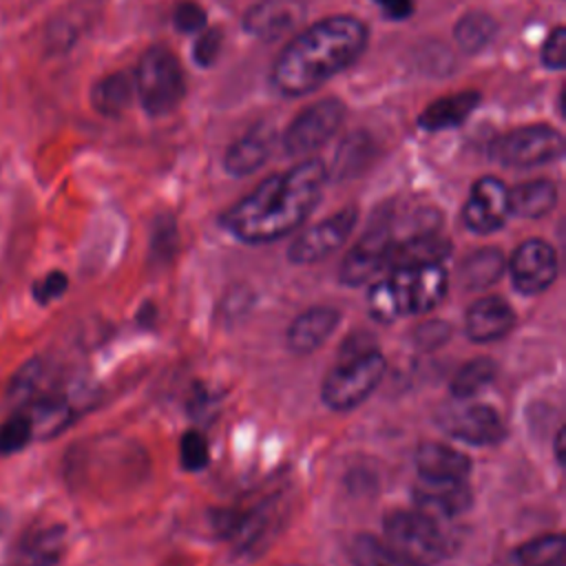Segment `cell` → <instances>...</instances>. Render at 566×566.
<instances>
[{"mask_svg": "<svg viewBox=\"0 0 566 566\" xmlns=\"http://www.w3.org/2000/svg\"><path fill=\"white\" fill-rule=\"evenodd\" d=\"M327 181L318 159H303L256 184L221 217L230 234L243 243H272L294 232L314 210Z\"/></svg>", "mask_w": 566, "mask_h": 566, "instance_id": "6da1fadb", "label": "cell"}, {"mask_svg": "<svg viewBox=\"0 0 566 566\" xmlns=\"http://www.w3.org/2000/svg\"><path fill=\"white\" fill-rule=\"evenodd\" d=\"M367 24L347 13L327 15L301 29L272 64V84L285 97H301L349 69L367 49Z\"/></svg>", "mask_w": 566, "mask_h": 566, "instance_id": "7a4b0ae2", "label": "cell"}, {"mask_svg": "<svg viewBox=\"0 0 566 566\" xmlns=\"http://www.w3.org/2000/svg\"><path fill=\"white\" fill-rule=\"evenodd\" d=\"M385 544L407 566H436L447 557V535L438 517L420 509H396L382 522Z\"/></svg>", "mask_w": 566, "mask_h": 566, "instance_id": "3957f363", "label": "cell"}, {"mask_svg": "<svg viewBox=\"0 0 566 566\" xmlns=\"http://www.w3.org/2000/svg\"><path fill=\"white\" fill-rule=\"evenodd\" d=\"M385 371L387 360L374 347L340 356L323 378L321 398L332 411H349L380 385Z\"/></svg>", "mask_w": 566, "mask_h": 566, "instance_id": "277c9868", "label": "cell"}, {"mask_svg": "<svg viewBox=\"0 0 566 566\" xmlns=\"http://www.w3.org/2000/svg\"><path fill=\"white\" fill-rule=\"evenodd\" d=\"M133 84L142 108L153 117L172 113L186 95L184 69L175 53L161 44L144 51Z\"/></svg>", "mask_w": 566, "mask_h": 566, "instance_id": "5b68a950", "label": "cell"}, {"mask_svg": "<svg viewBox=\"0 0 566 566\" xmlns=\"http://www.w3.org/2000/svg\"><path fill=\"white\" fill-rule=\"evenodd\" d=\"M564 155V135L548 124H528L495 137L489 157L506 168H535Z\"/></svg>", "mask_w": 566, "mask_h": 566, "instance_id": "8992f818", "label": "cell"}, {"mask_svg": "<svg viewBox=\"0 0 566 566\" xmlns=\"http://www.w3.org/2000/svg\"><path fill=\"white\" fill-rule=\"evenodd\" d=\"M345 119V104L338 97H323L305 106L285 128L281 146L290 157H305L325 146Z\"/></svg>", "mask_w": 566, "mask_h": 566, "instance_id": "52a82bcc", "label": "cell"}, {"mask_svg": "<svg viewBox=\"0 0 566 566\" xmlns=\"http://www.w3.org/2000/svg\"><path fill=\"white\" fill-rule=\"evenodd\" d=\"M438 422L449 436L473 447H491L502 442L506 436L502 416L484 402L455 400L442 409Z\"/></svg>", "mask_w": 566, "mask_h": 566, "instance_id": "ba28073f", "label": "cell"}, {"mask_svg": "<svg viewBox=\"0 0 566 566\" xmlns=\"http://www.w3.org/2000/svg\"><path fill=\"white\" fill-rule=\"evenodd\" d=\"M356 219H358L356 206H345L338 212L305 228L290 243L287 259L296 265H310L329 256L349 239L356 226Z\"/></svg>", "mask_w": 566, "mask_h": 566, "instance_id": "9c48e42d", "label": "cell"}, {"mask_svg": "<svg viewBox=\"0 0 566 566\" xmlns=\"http://www.w3.org/2000/svg\"><path fill=\"white\" fill-rule=\"evenodd\" d=\"M394 243L391 237V221L385 219L376 226H369V230L358 239V243L345 254L338 279L343 285H363L369 283L378 272L387 270V256L389 248Z\"/></svg>", "mask_w": 566, "mask_h": 566, "instance_id": "30bf717a", "label": "cell"}, {"mask_svg": "<svg viewBox=\"0 0 566 566\" xmlns=\"http://www.w3.org/2000/svg\"><path fill=\"white\" fill-rule=\"evenodd\" d=\"M396 283L405 314H422L433 310L447 294L449 274L442 263H422L413 268L389 270Z\"/></svg>", "mask_w": 566, "mask_h": 566, "instance_id": "8fae6325", "label": "cell"}, {"mask_svg": "<svg viewBox=\"0 0 566 566\" xmlns=\"http://www.w3.org/2000/svg\"><path fill=\"white\" fill-rule=\"evenodd\" d=\"M511 217L509 186L497 177H480L462 206V223L475 234L500 230Z\"/></svg>", "mask_w": 566, "mask_h": 566, "instance_id": "7c38bea8", "label": "cell"}, {"mask_svg": "<svg viewBox=\"0 0 566 566\" xmlns=\"http://www.w3.org/2000/svg\"><path fill=\"white\" fill-rule=\"evenodd\" d=\"M557 252L544 239L522 241L509 261V272L520 294H539L557 279Z\"/></svg>", "mask_w": 566, "mask_h": 566, "instance_id": "4fadbf2b", "label": "cell"}, {"mask_svg": "<svg viewBox=\"0 0 566 566\" xmlns=\"http://www.w3.org/2000/svg\"><path fill=\"white\" fill-rule=\"evenodd\" d=\"M305 18L303 0H259L243 15V29L265 42L290 33Z\"/></svg>", "mask_w": 566, "mask_h": 566, "instance_id": "5bb4252c", "label": "cell"}, {"mask_svg": "<svg viewBox=\"0 0 566 566\" xmlns=\"http://www.w3.org/2000/svg\"><path fill=\"white\" fill-rule=\"evenodd\" d=\"M513 327H515V312L500 296H482L473 301L464 314V332L473 343L500 340Z\"/></svg>", "mask_w": 566, "mask_h": 566, "instance_id": "9a60e30c", "label": "cell"}, {"mask_svg": "<svg viewBox=\"0 0 566 566\" xmlns=\"http://www.w3.org/2000/svg\"><path fill=\"white\" fill-rule=\"evenodd\" d=\"M416 469L422 482H467L471 460L449 444L427 440L416 451Z\"/></svg>", "mask_w": 566, "mask_h": 566, "instance_id": "2e32d148", "label": "cell"}, {"mask_svg": "<svg viewBox=\"0 0 566 566\" xmlns=\"http://www.w3.org/2000/svg\"><path fill=\"white\" fill-rule=\"evenodd\" d=\"M274 148V128L270 124H256L243 133L223 155V168L232 177H245L256 172Z\"/></svg>", "mask_w": 566, "mask_h": 566, "instance_id": "e0dca14e", "label": "cell"}, {"mask_svg": "<svg viewBox=\"0 0 566 566\" xmlns=\"http://www.w3.org/2000/svg\"><path fill=\"white\" fill-rule=\"evenodd\" d=\"M340 323V312L329 305L310 307L298 314L287 327V347L296 354H310L318 349Z\"/></svg>", "mask_w": 566, "mask_h": 566, "instance_id": "ac0fdd59", "label": "cell"}, {"mask_svg": "<svg viewBox=\"0 0 566 566\" xmlns=\"http://www.w3.org/2000/svg\"><path fill=\"white\" fill-rule=\"evenodd\" d=\"M480 99L482 97L475 88H464V91L442 95L433 99L429 106H424V111L418 117V126L431 133L458 128L473 115Z\"/></svg>", "mask_w": 566, "mask_h": 566, "instance_id": "d6986e66", "label": "cell"}, {"mask_svg": "<svg viewBox=\"0 0 566 566\" xmlns=\"http://www.w3.org/2000/svg\"><path fill=\"white\" fill-rule=\"evenodd\" d=\"M418 509L433 517H453L469 509L471 491L467 482H422L413 491Z\"/></svg>", "mask_w": 566, "mask_h": 566, "instance_id": "ffe728a7", "label": "cell"}, {"mask_svg": "<svg viewBox=\"0 0 566 566\" xmlns=\"http://www.w3.org/2000/svg\"><path fill=\"white\" fill-rule=\"evenodd\" d=\"M557 203V186L551 179H531L509 188L511 214L522 219H539Z\"/></svg>", "mask_w": 566, "mask_h": 566, "instance_id": "44dd1931", "label": "cell"}, {"mask_svg": "<svg viewBox=\"0 0 566 566\" xmlns=\"http://www.w3.org/2000/svg\"><path fill=\"white\" fill-rule=\"evenodd\" d=\"M566 539L562 533L539 535L515 546L502 566H564Z\"/></svg>", "mask_w": 566, "mask_h": 566, "instance_id": "7402d4cb", "label": "cell"}, {"mask_svg": "<svg viewBox=\"0 0 566 566\" xmlns=\"http://www.w3.org/2000/svg\"><path fill=\"white\" fill-rule=\"evenodd\" d=\"M504 272V256L495 248L471 252L460 265V281L469 290H482L495 283Z\"/></svg>", "mask_w": 566, "mask_h": 566, "instance_id": "603a6c76", "label": "cell"}, {"mask_svg": "<svg viewBox=\"0 0 566 566\" xmlns=\"http://www.w3.org/2000/svg\"><path fill=\"white\" fill-rule=\"evenodd\" d=\"M133 91H135V84H133V77L117 71V73H111V75H104L95 86H93V93H91V102L93 106L104 113V115H119L128 104H130V97H133Z\"/></svg>", "mask_w": 566, "mask_h": 566, "instance_id": "cb8c5ba5", "label": "cell"}, {"mask_svg": "<svg viewBox=\"0 0 566 566\" xmlns=\"http://www.w3.org/2000/svg\"><path fill=\"white\" fill-rule=\"evenodd\" d=\"M495 31H497V24L491 13L469 11L455 22L453 38L462 51L478 53L495 38Z\"/></svg>", "mask_w": 566, "mask_h": 566, "instance_id": "d4e9b609", "label": "cell"}, {"mask_svg": "<svg viewBox=\"0 0 566 566\" xmlns=\"http://www.w3.org/2000/svg\"><path fill=\"white\" fill-rule=\"evenodd\" d=\"M495 363L486 356L473 358L462 365L451 378V394L455 400H471L482 389H486L495 378Z\"/></svg>", "mask_w": 566, "mask_h": 566, "instance_id": "484cf974", "label": "cell"}, {"mask_svg": "<svg viewBox=\"0 0 566 566\" xmlns=\"http://www.w3.org/2000/svg\"><path fill=\"white\" fill-rule=\"evenodd\" d=\"M367 303H369V314L378 323H394L396 318H400L405 314L400 292L389 274L371 285Z\"/></svg>", "mask_w": 566, "mask_h": 566, "instance_id": "4316f807", "label": "cell"}, {"mask_svg": "<svg viewBox=\"0 0 566 566\" xmlns=\"http://www.w3.org/2000/svg\"><path fill=\"white\" fill-rule=\"evenodd\" d=\"M352 564L354 566H407L394 551L378 537L369 533H358L352 539Z\"/></svg>", "mask_w": 566, "mask_h": 566, "instance_id": "83f0119b", "label": "cell"}, {"mask_svg": "<svg viewBox=\"0 0 566 566\" xmlns=\"http://www.w3.org/2000/svg\"><path fill=\"white\" fill-rule=\"evenodd\" d=\"M33 422L31 418L20 409L18 413L9 416L0 422V455L20 451L31 438H33Z\"/></svg>", "mask_w": 566, "mask_h": 566, "instance_id": "f1b7e54d", "label": "cell"}, {"mask_svg": "<svg viewBox=\"0 0 566 566\" xmlns=\"http://www.w3.org/2000/svg\"><path fill=\"white\" fill-rule=\"evenodd\" d=\"M210 460V447L201 431H186L179 440V462L186 471H201Z\"/></svg>", "mask_w": 566, "mask_h": 566, "instance_id": "f546056e", "label": "cell"}, {"mask_svg": "<svg viewBox=\"0 0 566 566\" xmlns=\"http://www.w3.org/2000/svg\"><path fill=\"white\" fill-rule=\"evenodd\" d=\"M221 44H223V31L212 27V29H201L197 33V40L192 44V60L201 66L208 69L217 62L219 53H221Z\"/></svg>", "mask_w": 566, "mask_h": 566, "instance_id": "4dcf8cb0", "label": "cell"}, {"mask_svg": "<svg viewBox=\"0 0 566 566\" xmlns=\"http://www.w3.org/2000/svg\"><path fill=\"white\" fill-rule=\"evenodd\" d=\"M542 64L551 71H562L566 66V29L555 27L542 44Z\"/></svg>", "mask_w": 566, "mask_h": 566, "instance_id": "1f68e13d", "label": "cell"}, {"mask_svg": "<svg viewBox=\"0 0 566 566\" xmlns=\"http://www.w3.org/2000/svg\"><path fill=\"white\" fill-rule=\"evenodd\" d=\"M172 22L181 33H199L206 27V11L197 2H181L172 11Z\"/></svg>", "mask_w": 566, "mask_h": 566, "instance_id": "d6a6232c", "label": "cell"}, {"mask_svg": "<svg viewBox=\"0 0 566 566\" xmlns=\"http://www.w3.org/2000/svg\"><path fill=\"white\" fill-rule=\"evenodd\" d=\"M449 332H451V327L447 323L429 321V323H424L416 329V343L420 347H427V349L429 347H440L449 338Z\"/></svg>", "mask_w": 566, "mask_h": 566, "instance_id": "836d02e7", "label": "cell"}, {"mask_svg": "<svg viewBox=\"0 0 566 566\" xmlns=\"http://www.w3.org/2000/svg\"><path fill=\"white\" fill-rule=\"evenodd\" d=\"M66 276L62 274V272H51V274H46L40 283H35V287H33V294H35V298L40 301V303H49V301H53V298H57L64 290H66Z\"/></svg>", "mask_w": 566, "mask_h": 566, "instance_id": "e575fe53", "label": "cell"}, {"mask_svg": "<svg viewBox=\"0 0 566 566\" xmlns=\"http://www.w3.org/2000/svg\"><path fill=\"white\" fill-rule=\"evenodd\" d=\"M387 20H407L413 13V0H371Z\"/></svg>", "mask_w": 566, "mask_h": 566, "instance_id": "d590c367", "label": "cell"}, {"mask_svg": "<svg viewBox=\"0 0 566 566\" xmlns=\"http://www.w3.org/2000/svg\"><path fill=\"white\" fill-rule=\"evenodd\" d=\"M555 455H557V462L562 464L564 462V429H557V433H555Z\"/></svg>", "mask_w": 566, "mask_h": 566, "instance_id": "8d00e7d4", "label": "cell"}, {"mask_svg": "<svg viewBox=\"0 0 566 566\" xmlns=\"http://www.w3.org/2000/svg\"><path fill=\"white\" fill-rule=\"evenodd\" d=\"M285 566H298V564H285Z\"/></svg>", "mask_w": 566, "mask_h": 566, "instance_id": "74e56055", "label": "cell"}]
</instances>
